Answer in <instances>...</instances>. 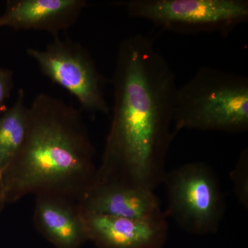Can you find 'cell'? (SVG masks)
Returning a JSON list of instances; mask_svg holds the SVG:
<instances>
[{
  "label": "cell",
  "mask_w": 248,
  "mask_h": 248,
  "mask_svg": "<svg viewBox=\"0 0 248 248\" xmlns=\"http://www.w3.org/2000/svg\"><path fill=\"white\" fill-rule=\"evenodd\" d=\"M32 220L37 231L56 248H78L89 241L82 210L74 201L36 196Z\"/></svg>",
  "instance_id": "obj_10"
},
{
  "label": "cell",
  "mask_w": 248,
  "mask_h": 248,
  "mask_svg": "<svg viewBox=\"0 0 248 248\" xmlns=\"http://www.w3.org/2000/svg\"><path fill=\"white\" fill-rule=\"evenodd\" d=\"M14 87V73L9 68L0 67V116L6 109V102Z\"/></svg>",
  "instance_id": "obj_13"
},
{
  "label": "cell",
  "mask_w": 248,
  "mask_h": 248,
  "mask_svg": "<svg viewBox=\"0 0 248 248\" xmlns=\"http://www.w3.org/2000/svg\"><path fill=\"white\" fill-rule=\"evenodd\" d=\"M78 203L84 213L122 218L142 219L164 213L154 191L118 182L95 181Z\"/></svg>",
  "instance_id": "obj_9"
},
{
  "label": "cell",
  "mask_w": 248,
  "mask_h": 248,
  "mask_svg": "<svg viewBox=\"0 0 248 248\" xmlns=\"http://www.w3.org/2000/svg\"><path fill=\"white\" fill-rule=\"evenodd\" d=\"M230 177L233 186L235 195L239 203L244 208H248V151L245 148L236 163Z\"/></svg>",
  "instance_id": "obj_12"
},
{
  "label": "cell",
  "mask_w": 248,
  "mask_h": 248,
  "mask_svg": "<svg viewBox=\"0 0 248 248\" xmlns=\"http://www.w3.org/2000/svg\"><path fill=\"white\" fill-rule=\"evenodd\" d=\"M6 198H5L4 187H3L2 182L0 179V215L2 213L4 207L6 205Z\"/></svg>",
  "instance_id": "obj_14"
},
{
  "label": "cell",
  "mask_w": 248,
  "mask_h": 248,
  "mask_svg": "<svg viewBox=\"0 0 248 248\" xmlns=\"http://www.w3.org/2000/svg\"><path fill=\"white\" fill-rule=\"evenodd\" d=\"M168 205L164 211L190 234H214L219 229L226 200L218 178L208 164L187 163L166 172Z\"/></svg>",
  "instance_id": "obj_4"
},
{
  "label": "cell",
  "mask_w": 248,
  "mask_h": 248,
  "mask_svg": "<svg viewBox=\"0 0 248 248\" xmlns=\"http://www.w3.org/2000/svg\"><path fill=\"white\" fill-rule=\"evenodd\" d=\"M114 4L131 17L178 33L227 36L248 20L246 0H127Z\"/></svg>",
  "instance_id": "obj_5"
},
{
  "label": "cell",
  "mask_w": 248,
  "mask_h": 248,
  "mask_svg": "<svg viewBox=\"0 0 248 248\" xmlns=\"http://www.w3.org/2000/svg\"><path fill=\"white\" fill-rule=\"evenodd\" d=\"M29 118L25 91L19 90L16 102L0 116V179L14 161L25 139Z\"/></svg>",
  "instance_id": "obj_11"
},
{
  "label": "cell",
  "mask_w": 248,
  "mask_h": 248,
  "mask_svg": "<svg viewBox=\"0 0 248 248\" xmlns=\"http://www.w3.org/2000/svg\"><path fill=\"white\" fill-rule=\"evenodd\" d=\"M95 149L81 111L48 93L29 107L22 146L1 177L6 203L28 195L81 202L97 179Z\"/></svg>",
  "instance_id": "obj_2"
},
{
  "label": "cell",
  "mask_w": 248,
  "mask_h": 248,
  "mask_svg": "<svg viewBox=\"0 0 248 248\" xmlns=\"http://www.w3.org/2000/svg\"><path fill=\"white\" fill-rule=\"evenodd\" d=\"M86 0H8L0 16V29L38 31L60 35L79 20Z\"/></svg>",
  "instance_id": "obj_8"
},
{
  "label": "cell",
  "mask_w": 248,
  "mask_h": 248,
  "mask_svg": "<svg viewBox=\"0 0 248 248\" xmlns=\"http://www.w3.org/2000/svg\"><path fill=\"white\" fill-rule=\"evenodd\" d=\"M112 84V122L96 181L154 191L175 137V73L153 41L139 34L121 42Z\"/></svg>",
  "instance_id": "obj_1"
},
{
  "label": "cell",
  "mask_w": 248,
  "mask_h": 248,
  "mask_svg": "<svg viewBox=\"0 0 248 248\" xmlns=\"http://www.w3.org/2000/svg\"><path fill=\"white\" fill-rule=\"evenodd\" d=\"M245 133L248 130V79L213 67L200 68L178 87L173 131Z\"/></svg>",
  "instance_id": "obj_3"
},
{
  "label": "cell",
  "mask_w": 248,
  "mask_h": 248,
  "mask_svg": "<svg viewBox=\"0 0 248 248\" xmlns=\"http://www.w3.org/2000/svg\"><path fill=\"white\" fill-rule=\"evenodd\" d=\"M27 54L43 76L76 98L81 112L110 113L104 93L106 80L84 46L58 35L45 49L28 48Z\"/></svg>",
  "instance_id": "obj_6"
},
{
  "label": "cell",
  "mask_w": 248,
  "mask_h": 248,
  "mask_svg": "<svg viewBox=\"0 0 248 248\" xmlns=\"http://www.w3.org/2000/svg\"><path fill=\"white\" fill-rule=\"evenodd\" d=\"M82 213L89 240L98 248H163L167 240L164 212L142 219Z\"/></svg>",
  "instance_id": "obj_7"
}]
</instances>
